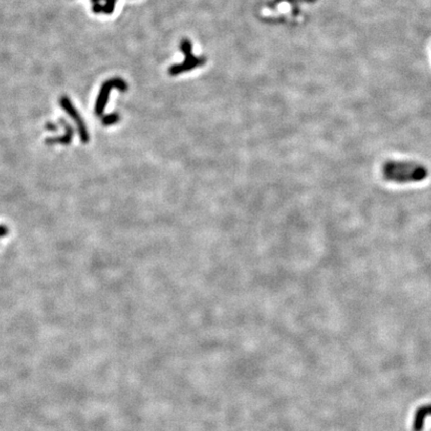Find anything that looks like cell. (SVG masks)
Masks as SVG:
<instances>
[{"mask_svg": "<svg viewBox=\"0 0 431 431\" xmlns=\"http://www.w3.org/2000/svg\"><path fill=\"white\" fill-rule=\"evenodd\" d=\"M60 106L63 110L66 111V113L72 118L74 120V122L76 123L77 128H78L79 135H80L82 142H84V143L88 142L89 141V133L87 131L86 125H85L82 117L80 116L77 109L72 104L71 100L66 96H62L60 99Z\"/></svg>", "mask_w": 431, "mask_h": 431, "instance_id": "277c9868", "label": "cell"}, {"mask_svg": "<svg viewBox=\"0 0 431 431\" xmlns=\"http://www.w3.org/2000/svg\"><path fill=\"white\" fill-rule=\"evenodd\" d=\"M60 123H61V124H63V125L65 126V130H66L65 135L59 138H50V139H47V140H46V142H47V143H50V144H55V143L68 144V143L72 140V138H73V130H72V128L70 127V125H69V124H67L65 121H63L62 119H60Z\"/></svg>", "mask_w": 431, "mask_h": 431, "instance_id": "52a82bcc", "label": "cell"}, {"mask_svg": "<svg viewBox=\"0 0 431 431\" xmlns=\"http://www.w3.org/2000/svg\"><path fill=\"white\" fill-rule=\"evenodd\" d=\"M6 235V229L4 227H0V236Z\"/></svg>", "mask_w": 431, "mask_h": 431, "instance_id": "9c48e42d", "label": "cell"}, {"mask_svg": "<svg viewBox=\"0 0 431 431\" xmlns=\"http://www.w3.org/2000/svg\"><path fill=\"white\" fill-rule=\"evenodd\" d=\"M431 416V404L420 406L414 414L412 429L413 431H422L426 417Z\"/></svg>", "mask_w": 431, "mask_h": 431, "instance_id": "5b68a950", "label": "cell"}, {"mask_svg": "<svg viewBox=\"0 0 431 431\" xmlns=\"http://www.w3.org/2000/svg\"><path fill=\"white\" fill-rule=\"evenodd\" d=\"M92 10L94 13L112 14L115 9L117 0H91Z\"/></svg>", "mask_w": 431, "mask_h": 431, "instance_id": "8992f818", "label": "cell"}, {"mask_svg": "<svg viewBox=\"0 0 431 431\" xmlns=\"http://www.w3.org/2000/svg\"><path fill=\"white\" fill-rule=\"evenodd\" d=\"M118 120H119V115H118L117 113H112V114H109V115H107V116L103 118L102 123L104 125H107L108 126V125L115 124L116 122H118Z\"/></svg>", "mask_w": 431, "mask_h": 431, "instance_id": "ba28073f", "label": "cell"}, {"mask_svg": "<svg viewBox=\"0 0 431 431\" xmlns=\"http://www.w3.org/2000/svg\"><path fill=\"white\" fill-rule=\"evenodd\" d=\"M113 89H118L121 92H125L128 89V85L123 79L121 78L108 79L102 84L100 92H99L98 98L96 100V104H95V113L98 116L103 114L105 107L107 105L108 99H109L110 92Z\"/></svg>", "mask_w": 431, "mask_h": 431, "instance_id": "3957f363", "label": "cell"}, {"mask_svg": "<svg viewBox=\"0 0 431 431\" xmlns=\"http://www.w3.org/2000/svg\"><path fill=\"white\" fill-rule=\"evenodd\" d=\"M181 51L185 55V60L182 63L172 65L169 68V74L171 76H177L182 73L188 72L190 70H193L197 67L203 66L206 62L205 57H198L193 53V46L192 43L189 39H183L180 44Z\"/></svg>", "mask_w": 431, "mask_h": 431, "instance_id": "7a4b0ae2", "label": "cell"}, {"mask_svg": "<svg viewBox=\"0 0 431 431\" xmlns=\"http://www.w3.org/2000/svg\"><path fill=\"white\" fill-rule=\"evenodd\" d=\"M381 175L387 182L396 184L419 183L428 177V169L413 161H386L380 168Z\"/></svg>", "mask_w": 431, "mask_h": 431, "instance_id": "6da1fadb", "label": "cell"}]
</instances>
